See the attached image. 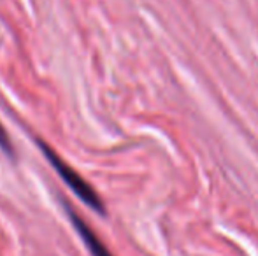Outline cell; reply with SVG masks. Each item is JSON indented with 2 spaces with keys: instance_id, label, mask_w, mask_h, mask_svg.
<instances>
[{
  "instance_id": "obj_2",
  "label": "cell",
  "mask_w": 258,
  "mask_h": 256,
  "mask_svg": "<svg viewBox=\"0 0 258 256\" xmlns=\"http://www.w3.org/2000/svg\"><path fill=\"white\" fill-rule=\"evenodd\" d=\"M63 209H65V212L69 214V219H71V223L74 225L78 235L81 237V240L85 242L86 249L90 251V254H92V256H114L111 251L107 249V246H105L102 240H100V237L93 232L92 226H90L88 223H86L85 219H83L81 216H79L78 212H76L65 200H63Z\"/></svg>"
},
{
  "instance_id": "obj_1",
  "label": "cell",
  "mask_w": 258,
  "mask_h": 256,
  "mask_svg": "<svg viewBox=\"0 0 258 256\" xmlns=\"http://www.w3.org/2000/svg\"><path fill=\"white\" fill-rule=\"evenodd\" d=\"M37 146H39V149L42 151V154L46 156L48 163L51 165L54 168V172L60 176L61 181L72 190V193L81 202H85L90 209H93V211L99 212V214H105L104 202H102V198H100V195L95 192V188H93L85 178H81L79 172L76 170V168H72L48 142L37 139Z\"/></svg>"
},
{
  "instance_id": "obj_3",
  "label": "cell",
  "mask_w": 258,
  "mask_h": 256,
  "mask_svg": "<svg viewBox=\"0 0 258 256\" xmlns=\"http://www.w3.org/2000/svg\"><path fill=\"white\" fill-rule=\"evenodd\" d=\"M0 149L4 151V153H7L9 156H13L14 151H13V144H11V139L9 135H7L6 128H4V125L0 123Z\"/></svg>"
}]
</instances>
